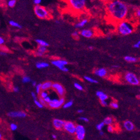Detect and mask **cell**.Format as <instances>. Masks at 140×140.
Returning <instances> with one entry per match:
<instances>
[{
	"label": "cell",
	"instance_id": "cell-9",
	"mask_svg": "<svg viewBox=\"0 0 140 140\" xmlns=\"http://www.w3.org/2000/svg\"><path fill=\"white\" fill-rule=\"evenodd\" d=\"M52 88L54 89V90L57 92V94L59 95L60 96H61V97H63V96H64L65 93V89H64V87L61 84H60V83H53Z\"/></svg>",
	"mask_w": 140,
	"mask_h": 140
},
{
	"label": "cell",
	"instance_id": "cell-25",
	"mask_svg": "<svg viewBox=\"0 0 140 140\" xmlns=\"http://www.w3.org/2000/svg\"><path fill=\"white\" fill-rule=\"evenodd\" d=\"M84 78L85 80H86L87 82H89V83H97L98 82L96 79H93V78H91V77H90V76H85L84 77Z\"/></svg>",
	"mask_w": 140,
	"mask_h": 140
},
{
	"label": "cell",
	"instance_id": "cell-7",
	"mask_svg": "<svg viewBox=\"0 0 140 140\" xmlns=\"http://www.w3.org/2000/svg\"><path fill=\"white\" fill-rule=\"evenodd\" d=\"M85 129L82 125H76L75 128V136L77 140H84L85 137Z\"/></svg>",
	"mask_w": 140,
	"mask_h": 140
},
{
	"label": "cell",
	"instance_id": "cell-41",
	"mask_svg": "<svg viewBox=\"0 0 140 140\" xmlns=\"http://www.w3.org/2000/svg\"><path fill=\"white\" fill-rule=\"evenodd\" d=\"M31 96H32V97H33V99H34V100H36V99H37V93H36V92H31Z\"/></svg>",
	"mask_w": 140,
	"mask_h": 140
},
{
	"label": "cell",
	"instance_id": "cell-38",
	"mask_svg": "<svg viewBox=\"0 0 140 140\" xmlns=\"http://www.w3.org/2000/svg\"><path fill=\"white\" fill-rule=\"evenodd\" d=\"M44 101H45V103H47V104H49L50 102H51V97H50L49 96H48L47 97H46L45 99H44Z\"/></svg>",
	"mask_w": 140,
	"mask_h": 140
},
{
	"label": "cell",
	"instance_id": "cell-50",
	"mask_svg": "<svg viewBox=\"0 0 140 140\" xmlns=\"http://www.w3.org/2000/svg\"><path fill=\"white\" fill-rule=\"evenodd\" d=\"M51 137H52V138H53L54 140H56V138H57V136H56V134H52V136H51Z\"/></svg>",
	"mask_w": 140,
	"mask_h": 140
},
{
	"label": "cell",
	"instance_id": "cell-31",
	"mask_svg": "<svg viewBox=\"0 0 140 140\" xmlns=\"http://www.w3.org/2000/svg\"><path fill=\"white\" fill-rule=\"evenodd\" d=\"M36 93L37 94H40V92H41V83L37 84L36 87Z\"/></svg>",
	"mask_w": 140,
	"mask_h": 140
},
{
	"label": "cell",
	"instance_id": "cell-43",
	"mask_svg": "<svg viewBox=\"0 0 140 140\" xmlns=\"http://www.w3.org/2000/svg\"><path fill=\"white\" fill-rule=\"evenodd\" d=\"M13 91L14 92H19V88L17 86H14L13 88Z\"/></svg>",
	"mask_w": 140,
	"mask_h": 140
},
{
	"label": "cell",
	"instance_id": "cell-54",
	"mask_svg": "<svg viewBox=\"0 0 140 140\" xmlns=\"http://www.w3.org/2000/svg\"><path fill=\"white\" fill-rule=\"evenodd\" d=\"M56 23H60V22L59 21H56Z\"/></svg>",
	"mask_w": 140,
	"mask_h": 140
},
{
	"label": "cell",
	"instance_id": "cell-18",
	"mask_svg": "<svg viewBox=\"0 0 140 140\" xmlns=\"http://www.w3.org/2000/svg\"><path fill=\"white\" fill-rule=\"evenodd\" d=\"M47 51V48L43 46H38L37 51H36V55L38 57H42L44 55L45 53Z\"/></svg>",
	"mask_w": 140,
	"mask_h": 140
},
{
	"label": "cell",
	"instance_id": "cell-2",
	"mask_svg": "<svg viewBox=\"0 0 140 140\" xmlns=\"http://www.w3.org/2000/svg\"><path fill=\"white\" fill-rule=\"evenodd\" d=\"M117 29L118 33L121 35H128L133 32L134 27L129 22L124 20L118 22Z\"/></svg>",
	"mask_w": 140,
	"mask_h": 140
},
{
	"label": "cell",
	"instance_id": "cell-57",
	"mask_svg": "<svg viewBox=\"0 0 140 140\" xmlns=\"http://www.w3.org/2000/svg\"><path fill=\"white\" fill-rule=\"evenodd\" d=\"M1 118H0V123H1Z\"/></svg>",
	"mask_w": 140,
	"mask_h": 140
},
{
	"label": "cell",
	"instance_id": "cell-23",
	"mask_svg": "<svg viewBox=\"0 0 140 140\" xmlns=\"http://www.w3.org/2000/svg\"><path fill=\"white\" fill-rule=\"evenodd\" d=\"M103 123H104L105 125H111L113 122V120L112 117H107L103 120Z\"/></svg>",
	"mask_w": 140,
	"mask_h": 140
},
{
	"label": "cell",
	"instance_id": "cell-15",
	"mask_svg": "<svg viewBox=\"0 0 140 140\" xmlns=\"http://www.w3.org/2000/svg\"><path fill=\"white\" fill-rule=\"evenodd\" d=\"M124 125V128L128 131H132L134 129V125L133 123L131 121H129V120H127V121H125L124 122V125Z\"/></svg>",
	"mask_w": 140,
	"mask_h": 140
},
{
	"label": "cell",
	"instance_id": "cell-52",
	"mask_svg": "<svg viewBox=\"0 0 140 140\" xmlns=\"http://www.w3.org/2000/svg\"><path fill=\"white\" fill-rule=\"evenodd\" d=\"M100 136H103V134H104V133H103V131H100Z\"/></svg>",
	"mask_w": 140,
	"mask_h": 140
},
{
	"label": "cell",
	"instance_id": "cell-20",
	"mask_svg": "<svg viewBox=\"0 0 140 140\" xmlns=\"http://www.w3.org/2000/svg\"><path fill=\"white\" fill-rule=\"evenodd\" d=\"M88 22V20L87 19H83L82 21H81L75 23V27L76 28V29H80V28L83 27L85 25H86Z\"/></svg>",
	"mask_w": 140,
	"mask_h": 140
},
{
	"label": "cell",
	"instance_id": "cell-27",
	"mask_svg": "<svg viewBox=\"0 0 140 140\" xmlns=\"http://www.w3.org/2000/svg\"><path fill=\"white\" fill-rule=\"evenodd\" d=\"M48 96V92H47V91H41V92L40 93V97L42 99H45Z\"/></svg>",
	"mask_w": 140,
	"mask_h": 140
},
{
	"label": "cell",
	"instance_id": "cell-6",
	"mask_svg": "<svg viewBox=\"0 0 140 140\" xmlns=\"http://www.w3.org/2000/svg\"><path fill=\"white\" fill-rule=\"evenodd\" d=\"M51 64L57 67L63 72H68L69 69L65 66L68 64V61L64 59H56L51 61Z\"/></svg>",
	"mask_w": 140,
	"mask_h": 140
},
{
	"label": "cell",
	"instance_id": "cell-34",
	"mask_svg": "<svg viewBox=\"0 0 140 140\" xmlns=\"http://www.w3.org/2000/svg\"><path fill=\"white\" fill-rule=\"evenodd\" d=\"M110 106L114 109H117L118 108V104L117 102L112 101L110 103Z\"/></svg>",
	"mask_w": 140,
	"mask_h": 140
},
{
	"label": "cell",
	"instance_id": "cell-19",
	"mask_svg": "<svg viewBox=\"0 0 140 140\" xmlns=\"http://www.w3.org/2000/svg\"><path fill=\"white\" fill-rule=\"evenodd\" d=\"M49 64L48 63L45 62V61H40V62H37L36 64V66L38 69H42V68H47L49 67Z\"/></svg>",
	"mask_w": 140,
	"mask_h": 140
},
{
	"label": "cell",
	"instance_id": "cell-5",
	"mask_svg": "<svg viewBox=\"0 0 140 140\" xmlns=\"http://www.w3.org/2000/svg\"><path fill=\"white\" fill-rule=\"evenodd\" d=\"M124 79L128 83L131 85H137L140 84V79L133 72H127L124 76Z\"/></svg>",
	"mask_w": 140,
	"mask_h": 140
},
{
	"label": "cell",
	"instance_id": "cell-29",
	"mask_svg": "<svg viewBox=\"0 0 140 140\" xmlns=\"http://www.w3.org/2000/svg\"><path fill=\"white\" fill-rule=\"evenodd\" d=\"M31 79H30V77L28 76H25L22 78V82L23 83H28L31 82Z\"/></svg>",
	"mask_w": 140,
	"mask_h": 140
},
{
	"label": "cell",
	"instance_id": "cell-37",
	"mask_svg": "<svg viewBox=\"0 0 140 140\" xmlns=\"http://www.w3.org/2000/svg\"><path fill=\"white\" fill-rule=\"evenodd\" d=\"M107 131H109V132L112 133V132H113V131H114V127H113V126L112 125H108V126H107Z\"/></svg>",
	"mask_w": 140,
	"mask_h": 140
},
{
	"label": "cell",
	"instance_id": "cell-39",
	"mask_svg": "<svg viewBox=\"0 0 140 140\" xmlns=\"http://www.w3.org/2000/svg\"><path fill=\"white\" fill-rule=\"evenodd\" d=\"M79 119L81 121H84L85 122H89V119H88L87 117H80L79 118Z\"/></svg>",
	"mask_w": 140,
	"mask_h": 140
},
{
	"label": "cell",
	"instance_id": "cell-11",
	"mask_svg": "<svg viewBox=\"0 0 140 140\" xmlns=\"http://www.w3.org/2000/svg\"><path fill=\"white\" fill-rule=\"evenodd\" d=\"M8 116L12 118H25L26 113L23 111H13L8 113Z\"/></svg>",
	"mask_w": 140,
	"mask_h": 140
},
{
	"label": "cell",
	"instance_id": "cell-16",
	"mask_svg": "<svg viewBox=\"0 0 140 140\" xmlns=\"http://www.w3.org/2000/svg\"><path fill=\"white\" fill-rule=\"evenodd\" d=\"M53 83L51 82H46L41 84V90L47 91L52 88Z\"/></svg>",
	"mask_w": 140,
	"mask_h": 140
},
{
	"label": "cell",
	"instance_id": "cell-35",
	"mask_svg": "<svg viewBox=\"0 0 140 140\" xmlns=\"http://www.w3.org/2000/svg\"><path fill=\"white\" fill-rule=\"evenodd\" d=\"M10 128L12 131H16L17 129V125L16 124H14V123H12V124H11L10 125Z\"/></svg>",
	"mask_w": 140,
	"mask_h": 140
},
{
	"label": "cell",
	"instance_id": "cell-14",
	"mask_svg": "<svg viewBox=\"0 0 140 140\" xmlns=\"http://www.w3.org/2000/svg\"><path fill=\"white\" fill-rule=\"evenodd\" d=\"M107 70L104 68H98V69H96L94 71V74L96 76L101 77V78H103V77L106 76V75H107Z\"/></svg>",
	"mask_w": 140,
	"mask_h": 140
},
{
	"label": "cell",
	"instance_id": "cell-33",
	"mask_svg": "<svg viewBox=\"0 0 140 140\" xmlns=\"http://www.w3.org/2000/svg\"><path fill=\"white\" fill-rule=\"evenodd\" d=\"M34 102L35 104H36V105L37 106V107H38L39 108H42L44 107V105H43L40 103V101L37 100V99H36V100H34Z\"/></svg>",
	"mask_w": 140,
	"mask_h": 140
},
{
	"label": "cell",
	"instance_id": "cell-26",
	"mask_svg": "<svg viewBox=\"0 0 140 140\" xmlns=\"http://www.w3.org/2000/svg\"><path fill=\"white\" fill-rule=\"evenodd\" d=\"M73 104V101L72 100L68 101V102H66L64 103V104L63 105V108L65 109L69 108H70Z\"/></svg>",
	"mask_w": 140,
	"mask_h": 140
},
{
	"label": "cell",
	"instance_id": "cell-44",
	"mask_svg": "<svg viewBox=\"0 0 140 140\" xmlns=\"http://www.w3.org/2000/svg\"><path fill=\"white\" fill-rule=\"evenodd\" d=\"M38 100L40 101V103H41L44 106L46 105H47V103H46L45 102V101H44V99H42V98L40 97V99H39V100Z\"/></svg>",
	"mask_w": 140,
	"mask_h": 140
},
{
	"label": "cell",
	"instance_id": "cell-47",
	"mask_svg": "<svg viewBox=\"0 0 140 140\" xmlns=\"http://www.w3.org/2000/svg\"><path fill=\"white\" fill-rule=\"evenodd\" d=\"M5 43V39L2 37H0V45H2Z\"/></svg>",
	"mask_w": 140,
	"mask_h": 140
},
{
	"label": "cell",
	"instance_id": "cell-21",
	"mask_svg": "<svg viewBox=\"0 0 140 140\" xmlns=\"http://www.w3.org/2000/svg\"><path fill=\"white\" fill-rule=\"evenodd\" d=\"M125 61L129 63H134L137 61V59L135 57H131V56H126L124 58Z\"/></svg>",
	"mask_w": 140,
	"mask_h": 140
},
{
	"label": "cell",
	"instance_id": "cell-12",
	"mask_svg": "<svg viewBox=\"0 0 140 140\" xmlns=\"http://www.w3.org/2000/svg\"><path fill=\"white\" fill-rule=\"evenodd\" d=\"M79 34H80L81 36L86 38H90L93 37L94 35V33L93 31L89 29H83V30L81 31Z\"/></svg>",
	"mask_w": 140,
	"mask_h": 140
},
{
	"label": "cell",
	"instance_id": "cell-45",
	"mask_svg": "<svg viewBox=\"0 0 140 140\" xmlns=\"http://www.w3.org/2000/svg\"><path fill=\"white\" fill-rule=\"evenodd\" d=\"M140 40L139 41L137 42L135 44H134V47H135V48H140Z\"/></svg>",
	"mask_w": 140,
	"mask_h": 140
},
{
	"label": "cell",
	"instance_id": "cell-46",
	"mask_svg": "<svg viewBox=\"0 0 140 140\" xmlns=\"http://www.w3.org/2000/svg\"><path fill=\"white\" fill-rule=\"evenodd\" d=\"M101 104L103 107H106L107 105V103L106 101H101Z\"/></svg>",
	"mask_w": 140,
	"mask_h": 140
},
{
	"label": "cell",
	"instance_id": "cell-49",
	"mask_svg": "<svg viewBox=\"0 0 140 140\" xmlns=\"http://www.w3.org/2000/svg\"><path fill=\"white\" fill-rule=\"evenodd\" d=\"M0 55H2V56H5V55H6V52H4V51H1V52H0Z\"/></svg>",
	"mask_w": 140,
	"mask_h": 140
},
{
	"label": "cell",
	"instance_id": "cell-55",
	"mask_svg": "<svg viewBox=\"0 0 140 140\" xmlns=\"http://www.w3.org/2000/svg\"><path fill=\"white\" fill-rule=\"evenodd\" d=\"M1 137H2V135H1V133H0V140H1Z\"/></svg>",
	"mask_w": 140,
	"mask_h": 140
},
{
	"label": "cell",
	"instance_id": "cell-22",
	"mask_svg": "<svg viewBox=\"0 0 140 140\" xmlns=\"http://www.w3.org/2000/svg\"><path fill=\"white\" fill-rule=\"evenodd\" d=\"M36 42L38 44L39 46H43V47H47V46H49V43L45 41L44 40L40 39H37L36 40Z\"/></svg>",
	"mask_w": 140,
	"mask_h": 140
},
{
	"label": "cell",
	"instance_id": "cell-24",
	"mask_svg": "<svg viewBox=\"0 0 140 140\" xmlns=\"http://www.w3.org/2000/svg\"><path fill=\"white\" fill-rule=\"evenodd\" d=\"M9 23L11 26H12V27L19 28V29H21L22 28L21 25L19 24V23H18V22L14 21H12V20L10 21L9 22Z\"/></svg>",
	"mask_w": 140,
	"mask_h": 140
},
{
	"label": "cell",
	"instance_id": "cell-56",
	"mask_svg": "<svg viewBox=\"0 0 140 140\" xmlns=\"http://www.w3.org/2000/svg\"><path fill=\"white\" fill-rule=\"evenodd\" d=\"M138 98H139V99H140V95H139V96H138Z\"/></svg>",
	"mask_w": 140,
	"mask_h": 140
},
{
	"label": "cell",
	"instance_id": "cell-58",
	"mask_svg": "<svg viewBox=\"0 0 140 140\" xmlns=\"http://www.w3.org/2000/svg\"></svg>",
	"mask_w": 140,
	"mask_h": 140
},
{
	"label": "cell",
	"instance_id": "cell-3",
	"mask_svg": "<svg viewBox=\"0 0 140 140\" xmlns=\"http://www.w3.org/2000/svg\"><path fill=\"white\" fill-rule=\"evenodd\" d=\"M35 14L40 19H47L50 17V14L46 8L41 5H37L34 8Z\"/></svg>",
	"mask_w": 140,
	"mask_h": 140
},
{
	"label": "cell",
	"instance_id": "cell-13",
	"mask_svg": "<svg viewBox=\"0 0 140 140\" xmlns=\"http://www.w3.org/2000/svg\"><path fill=\"white\" fill-rule=\"evenodd\" d=\"M65 121H63L62 120H60L58 118H55L53 120V124L54 127L57 129H61L64 128V124H65Z\"/></svg>",
	"mask_w": 140,
	"mask_h": 140
},
{
	"label": "cell",
	"instance_id": "cell-48",
	"mask_svg": "<svg viewBox=\"0 0 140 140\" xmlns=\"http://www.w3.org/2000/svg\"><path fill=\"white\" fill-rule=\"evenodd\" d=\"M32 82V85H33V86H34V87H36L37 84V82H36V81H34V80L32 81V82Z\"/></svg>",
	"mask_w": 140,
	"mask_h": 140
},
{
	"label": "cell",
	"instance_id": "cell-8",
	"mask_svg": "<svg viewBox=\"0 0 140 140\" xmlns=\"http://www.w3.org/2000/svg\"><path fill=\"white\" fill-rule=\"evenodd\" d=\"M65 103V99L64 97H61L60 99H51V102L49 104V106L51 108H58L61 106H63V105Z\"/></svg>",
	"mask_w": 140,
	"mask_h": 140
},
{
	"label": "cell",
	"instance_id": "cell-42",
	"mask_svg": "<svg viewBox=\"0 0 140 140\" xmlns=\"http://www.w3.org/2000/svg\"><path fill=\"white\" fill-rule=\"evenodd\" d=\"M135 15L137 17L140 18V9H137L135 10Z\"/></svg>",
	"mask_w": 140,
	"mask_h": 140
},
{
	"label": "cell",
	"instance_id": "cell-1",
	"mask_svg": "<svg viewBox=\"0 0 140 140\" xmlns=\"http://www.w3.org/2000/svg\"><path fill=\"white\" fill-rule=\"evenodd\" d=\"M107 15L112 20L120 22L125 20L128 14L129 8L127 4L121 1H110L106 4Z\"/></svg>",
	"mask_w": 140,
	"mask_h": 140
},
{
	"label": "cell",
	"instance_id": "cell-10",
	"mask_svg": "<svg viewBox=\"0 0 140 140\" xmlns=\"http://www.w3.org/2000/svg\"><path fill=\"white\" fill-rule=\"evenodd\" d=\"M64 129L70 134H75L76 126L73 122L71 121H66L64 126Z\"/></svg>",
	"mask_w": 140,
	"mask_h": 140
},
{
	"label": "cell",
	"instance_id": "cell-32",
	"mask_svg": "<svg viewBox=\"0 0 140 140\" xmlns=\"http://www.w3.org/2000/svg\"><path fill=\"white\" fill-rule=\"evenodd\" d=\"M74 86H75V87L77 89V90L82 91L84 89L83 87H82L80 84L78 83H74Z\"/></svg>",
	"mask_w": 140,
	"mask_h": 140
},
{
	"label": "cell",
	"instance_id": "cell-36",
	"mask_svg": "<svg viewBox=\"0 0 140 140\" xmlns=\"http://www.w3.org/2000/svg\"><path fill=\"white\" fill-rule=\"evenodd\" d=\"M79 32L77 31H74L72 34L73 37L75 38V39L78 38H79Z\"/></svg>",
	"mask_w": 140,
	"mask_h": 140
},
{
	"label": "cell",
	"instance_id": "cell-51",
	"mask_svg": "<svg viewBox=\"0 0 140 140\" xmlns=\"http://www.w3.org/2000/svg\"><path fill=\"white\" fill-rule=\"evenodd\" d=\"M77 112L78 113H82L84 112V110H82V109H78L77 110Z\"/></svg>",
	"mask_w": 140,
	"mask_h": 140
},
{
	"label": "cell",
	"instance_id": "cell-28",
	"mask_svg": "<svg viewBox=\"0 0 140 140\" xmlns=\"http://www.w3.org/2000/svg\"><path fill=\"white\" fill-rule=\"evenodd\" d=\"M16 4V0H9L7 2V5L10 8H13L14 7Z\"/></svg>",
	"mask_w": 140,
	"mask_h": 140
},
{
	"label": "cell",
	"instance_id": "cell-17",
	"mask_svg": "<svg viewBox=\"0 0 140 140\" xmlns=\"http://www.w3.org/2000/svg\"><path fill=\"white\" fill-rule=\"evenodd\" d=\"M96 95L99 98L100 101H106L107 99H108V96H107V95L105 94L103 92L101 91H97Z\"/></svg>",
	"mask_w": 140,
	"mask_h": 140
},
{
	"label": "cell",
	"instance_id": "cell-40",
	"mask_svg": "<svg viewBox=\"0 0 140 140\" xmlns=\"http://www.w3.org/2000/svg\"><path fill=\"white\" fill-rule=\"evenodd\" d=\"M41 3V0H34L33 1V4H34L35 6L40 5Z\"/></svg>",
	"mask_w": 140,
	"mask_h": 140
},
{
	"label": "cell",
	"instance_id": "cell-30",
	"mask_svg": "<svg viewBox=\"0 0 140 140\" xmlns=\"http://www.w3.org/2000/svg\"><path fill=\"white\" fill-rule=\"evenodd\" d=\"M105 124L103 123V122H101L100 123L98 124L97 125H96V129L99 131H101L102 129H103V127H104Z\"/></svg>",
	"mask_w": 140,
	"mask_h": 140
},
{
	"label": "cell",
	"instance_id": "cell-4",
	"mask_svg": "<svg viewBox=\"0 0 140 140\" xmlns=\"http://www.w3.org/2000/svg\"><path fill=\"white\" fill-rule=\"evenodd\" d=\"M68 3L72 9L79 12L83 10L86 6V1L85 0H69Z\"/></svg>",
	"mask_w": 140,
	"mask_h": 140
},
{
	"label": "cell",
	"instance_id": "cell-53",
	"mask_svg": "<svg viewBox=\"0 0 140 140\" xmlns=\"http://www.w3.org/2000/svg\"><path fill=\"white\" fill-rule=\"evenodd\" d=\"M89 48L90 49V50H93V47H92V46H90V47H89Z\"/></svg>",
	"mask_w": 140,
	"mask_h": 140
}]
</instances>
